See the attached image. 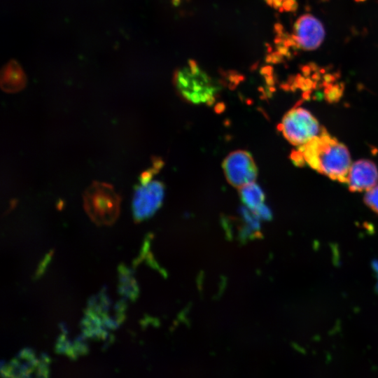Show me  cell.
<instances>
[{
    "label": "cell",
    "instance_id": "6da1fadb",
    "mask_svg": "<svg viewBox=\"0 0 378 378\" xmlns=\"http://www.w3.org/2000/svg\"><path fill=\"white\" fill-rule=\"evenodd\" d=\"M297 166L308 165L330 178L346 183L351 167L347 147L323 127L320 134L298 146L290 155Z\"/></svg>",
    "mask_w": 378,
    "mask_h": 378
},
{
    "label": "cell",
    "instance_id": "7a4b0ae2",
    "mask_svg": "<svg viewBox=\"0 0 378 378\" xmlns=\"http://www.w3.org/2000/svg\"><path fill=\"white\" fill-rule=\"evenodd\" d=\"M174 84L181 95L195 104L213 103L218 92L216 83L193 60L176 71Z\"/></svg>",
    "mask_w": 378,
    "mask_h": 378
},
{
    "label": "cell",
    "instance_id": "3957f363",
    "mask_svg": "<svg viewBox=\"0 0 378 378\" xmlns=\"http://www.w3.org/2000/svg\"><path fill=\"white\" fill-rule=\"evenodd\" d=\"M84 209L97 225H111L120 213V197L113 187L102 182H93L83 195Z\"/></svg>",
    "mask_w": 378,
    "mask_h": 378
},
{
    "label": "cell",
    "instance_id": "277c9868",
    "mask_svg": "<svg viewBox=\"0 0 378 378\" xmlns=\"http://www.w3.org/2000/svg\"><path fill=\"white\" fill-rule=\"evenodd\" d=\"M278 128L291 144L298 147L320 134L323 129L318 120L302 107H295L288 111Z\"/></svg>",
    "mask_w": 378,
    "mask_h": 378
},
{
    "label": "cell",
    "instance_id": "5b68a950",
    "mask_svg": "<svg viewBox=\"0 0 378 378\" xmlns=\"http://www.w3.org/2000/svg\"><path fill=\"white\" fill-rule=\"evenodd\" d=\"M164 195V186L158 180L141 183L135 188L132 199L134 220L142 221L152 216L161 206Z\"/></svg>",
    "mask_w": 378,
    "mask_h": 378
},
{
    "label": "cell",
    "instance_id": "8992f818",
    "mask_svg": "<svg viewBox=\"0 0 378 378\" xmlns=\"http://www.w3.org/2000/svg\"><path fill=\"white\" fill-rule=\"evenodd\" d=\"M223 168L228 183L232 186L241 187L255 182L258 168L251 154L243 150L230 153L223 160Z\"/></svg>",
    "mask_w": 378,
    "mask_h": 378
},
{
    "label": "cell",
    "instance_id": "52a82bcc",
    "mask_svg": "<svg viewBox=\"0 0 378 378\" xmlns=\"http://www.w3.org/2000/svg\"><path fill=\"white\" fill-rule=\"evenodd\" d=\"M49 358L41 355L37 358L34 351L30 349H23L8 364L1 362V375L4 377H29L35 372L37 377H47Z\"/></svg>",
    "mask_w": 378,
    "mask_h": 378
},
{
    "label": "cell",
    "instance_id": "ba28073f",
    "mask_svg": "<svg viewBox=\"0 0 378 378\" xmlns=\"http://www.w3.org/2000/svg\"><path fill=\"white\" fill-rule=\"evenodd\" d=\"M325 37L321 22L310 14L300 16L293 27L292 43L305 50L318 48Z\"/></svg>",
    "mask_w": 378,
    "mask_h": 378
},
{
    "label": "cell",
    "instance_id": "9c48e42d",
    "mask_svg": "<svg viewBox=\"0 0 378 378\" xmlns=\"http://www.w3.org/2000/svg\"><path fill=\"white\" fill-rule=\"evenodd\" d=\"M377 182L378 169L375 163L360 160L351 165L346 183L351 192H361L371 189Z\"/></svg>",
    "mask_w": 378,
    "mask_h": 378
},
{
    "label": "cell",
    "instance_id": "30bf717a",
    "mask_svg": "<svg viewBox=\"0 0 378 378\" xmlns=\"http://www.w3.org/2000/svg\"><path fill=\"white\" fill-rule=\"evenodd\" d=\"M0 84L1 89L8 93L18 92L26 86V74L16 60L10 59L3 66Z\"/></svg>",
    "mask_w": 378,
    "mask_h": 378
},
{
    "label": "cell",
    "instance_id": "8fae6325",
    "mask_svg": "<svg viewBox=\"0 0 378 378\" xmlns=\"http://www.w3.org/2000/svg\"><path fill=\"white\" fill-rule=\"evenodd\" d=\"M239 195L241 202L252 211H255L264 204L265 194L261 188L255 182L241 187Z\"/></svg>",
    "mask_w": 378,
    "mask_h": 378
},
{
    "label": "cell",
    "instance_id": "7c38bea8",
    "mask_svg": "<svg viewBox=\"0 0 378 378\" xmlns=\"http://www.w3.org/2000/svg\"><path fill=\"white\" fill-rule=\"evenodd\" d=\"M118 271L120 293L132 300H134L138 295L139 289L132 272L125 265H120Z\"/></svg>",
    "mask_w": 378,
    "mask_h": 378
},
{
    "label": "cell",
    "instance_id": "4fadbf2b",
    "mask_svg": "<svg viewBox=\"0 0 378 378\" xmlns=\"http://www.w3.org/2000/svg\"><path fill=\"white\" fill-rule=\"evenodd\" d=\"M364 202L372 211L378 214V185L367 190Z\"/></svg>",
    "mask_w": 378,
    "mask_h": 378
},
{
    "label": "cell",
    "instance_id": "5bb4252c",
    "mask_svg": "<svg viewBox=\"0 0 378 378\" xmlns=\"http://www.w3.org/2000/svg\"><path fill=\"white\" fill-rule=\"evenodd\" d=\"M268 4L279 10H290L295 6V0H265Z\"/></svg>",
    "mask_w": 378,
    "mask_h": 378
},
{
    "label": "cell",
    "instance_id": "9a60e30c",
    "mask_svg": "<svg viewBox=\"0 0 378 378\" xmlns=\"http://www.w3.org/2000/svg\"><path fill=\"white\" fill-rule=\"evenodd\" d=\"M260 220H269L272 218V212L270 209L263 204L257 209L253 211Z\"/></svg>",
    "mask_w": 378,
    "mask_h": 378
},
{
    "label": "cell",
    "instance_id": "2e32d148",
    "mask_svg": "<svg viewBox=\"0 0 378 378\" xmlns=\"http://www.w3.org/2000/svg\"><path fill=\"white\" fill-rule=\"evenodd\" d=\"M52 255V252L47 254L46 256L45 257V259L42 261L41 264L40 265L37 272H36V274L38 276L40 274H41V273L43 272L45 267H46V265L48 264V262H49V260H50V256Z\"/></svg>",
    "mask_w": 378,
    "mask_h": 378
},
{
    "label": "cell",
    "instance_id": "e0dca14e",
    "mask_svg": "<svg viewBox=\"0 0 378 378\" xmlns=\"http://www.w3.org/2000/svg\"><path fill=\"white\" fill-rule=\"evenodd\" d=\"M372 266H373V268H374V271L377 273V279H378V261H374L373 262ZM377 289H378V284H377Z\"/></svg>",
    "mask_w": 378,
    "mask_h": 378
},
{
    "label": "cell",
    "instance_id": "ac0fdd59",
    "mask_svg": "<svg viewBox=\"0 0 378 378\" xmlns=\"http://www.w3.org/2000/svg\"><path fill=\"white\" fill-rule=\"evenodd\" d=\"M356 1H363L365 0H356Z\"/></svg>",
    "mask_w": 378,
    "mask_h": 378
}]
</instances>
